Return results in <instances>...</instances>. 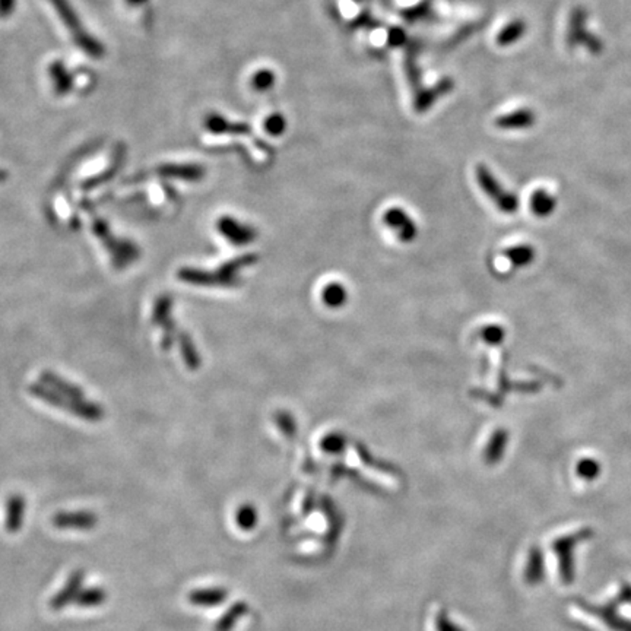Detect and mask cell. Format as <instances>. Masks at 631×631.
<instances>
[{
    "mask_svg": "<svg viewBox=\"0 0 631 631\" xmlns=\"http://www.w3.org/2000/svg\"><path fill=\"white\" fill-rule=\"evenodd\" d=\"M27 516V500L21 494H12L6 500L5 508V529L8 534L21 532Z\"/></svg>",
    "mask_w": 631,
    "mask_h": 631,
    "instance_id": "obj_5",
    "label": "cell"
},
{
    "mask_svg": "<svg viewBox=\"0 0 631 631\" xmlns=\"http://www.w3.org/2000/svg\"><path fill=\"white\" fill-rule=\"evenodd\" d=\"M265 130L272 136H281L287 130V118L281 113H273L266 117Z\"/></svg>",
    "mask_w": 631,
    "mask_h": 631,
    "instance_id": "obj_25",
    "label": "cell"
},
{
    "mask_svg": "<svg viewBox=\"0 0 631 631\" xmlns=\"http://www.w3.org/2000/svg\"><path fill=\"white\" fill-rule=\"evenodd\" d=\"M440 620V625H439V630L440 631H455V628H453L450 624H449V621H447V618L444 617V618H439ZM458 631V630H456Z\"/></svg>",
    "mask_w": 631,
    "mask_h": 631,
    "instance_id": "obj_31",
    "label": "cell"
},
{
    "mask_svg": "<svg viewBox=\"0 0 631 631\" xmlns=\"http://www.w3.org/2000/svg\"><path fill=\"white\" fill-rule=\"evenodd\" d=\"M228 598V590L224 587H201L193 589L187 595L192 605L201 608H213L223 605Z\"/></svg>",
    "mask_w": 631,
    "mask_h": 631,
    "instance_id": "obj_9",
    "label": "cell"
},
{
    "mask_svg": "<svg viewBox=\"0 0 631 631\" xmlns=\"http://www.w3.org/2000/svg\"><path fill=\"white\" fill-rule=\"evenodd\" d=\"M259 516H258V510L254 508V506L251 504H243L235 511V523L242 530H253L256 527V523H258Z\"/></svg>",
    "mask_w": 631,
    "mask_h": 631,
    "instance_id": "obj_19",
    "label": "cell"
},
{
    "mask_svg": "<svg viewBox=\"0 0 631 631\" xmlns=\"http://www.w3.org/2000/svg\"><path fill=\"white\" fill-rule=\"evenodd\" d=\"M506 447V434L504 432H497L496 439L492 440V444L489 443L488 450H487V459L489 462H496L501 458V453L504 451Z\"/></svg>",
    "mask_w": 631,
    "mask_h": 631,
    "instance_id": "obj_26",
    "label": "cell"
},
{
    "mask_svg": "<svg viewBox=\"0 0 631 631\" xmlns=\"http://www.w3.org/2000/svg\"><path fill=\"white\" fill-rule=\"evenodd\" d=\"M322 299L327 307L338 308L345 304V301L348 299V294H346V289L341 284H329L323 288Z\"/></svg>",
    "mask_w": 631,
    "mask_h": 631,
    "instance_id": "obj_18",
    "label": "cell"
},
{
    "mask_svg": "<svg viewBox=\"0 0 631 631\" xmlns=\"http://www.w3.org/2000/svg\"><path fill=\"white\" fill-rule=\"evenodd\" d=\"M244 614H247V605L244 602H235L216 623L215 631H231Z\"/></svg>",
    "mask_w": 631,
    "mask_h": 631,
    "instance_id": "obj_14",
    "label": "cell"
},
{
    "mask_svg": "<svg viewBox=\"0 0 631 631\" xmlns=\"http://www.w3.org/2000/svg\"><path fill=\"white\" fill-rule=\"evenodd\" d=\"M405 70H406V76H408V81H409L411 87L418 94L421 76H420V70H418L416 61H413V57L409 54H406V58H405Z\"/></svg>",
    "mask_w": 631,
    "mask_h": 631,
    "instance_id": "obj_27",
    "label": "cell"
},
{
    "mask_svg": "<svg viewBox=\"0 0 631 631\" xmlns=\"http://www.w3.org/2000/svg\"><path fill=\"white\" fill-rule=\"evenodd\" d=\"M527 568H526V577L529 582H539L544 576V557L539 551L534 549L530 552L527 560Z\"/></svg>",
    "mask_w": 631,
    "mask_h": 631,
    "instance_id": "obj_21",
    "label": "cell"
},
{
    "mask_svg": "<svg viewBox=\"0 0 631 631\" xmlns=\"http://www.w3.org/2000/svg\"><path fill=\"white\" fill-rule=\"evenodd\" d=\"M453 88H455V82H453L451 77L440 79L434 87L418 91L416 101H413V108H416L417 113H425L432 107V104L436 103L439 98L447 95Z\"/></svg>",
    "mask_w": 631,
    "mask_h": 631,
    "instance_id": "obj_6",
    "label": "cell"
},
{
    "mask_svg": "<svg viewBox=\"0 0 631 631\" xmlns=\"http://www.w3.org/2000/svg\"><path fill=\"white\" fill-rule=\"evenodd\" d=\"M276 82V76L270 69H261L256 72L251 77V87L258 92H266L273 88Z\"/></svg>",
    "mask_w": 631,
    "mask_h": 631,
    "instance_id": "obj_22",
    "label": "cell"
},
{
    "mask_svg": "<svg viewBox=\"0 0 631 631\" xmlns=\"http://www.w3.org/2000/svg\"><path fill=\"white\" fill-rule=\"evenodd\" d=\"M16 5V0H0V18L9 16Z\"/></svg>",
    "mask_w": 631,
    "mask_h": 631,
    "instance_id": "obj_29",
    "label": "cell"
},
{
    "mask_svg": "<svg viewBox=\"0 0 631 631\" xmlns=\"http://www.w3.org/2000/svg\"><path fill=\"white\" fill-rule=\"evenodd\" d=\"M50 75L54 84V89L58 95H65L72 88V76L68 73L62 62H54L50 66Z\"/></svg>",
    "mask_w": 631,
    "mask_h": 631,
    "instance_id": "obj_17",
    "label": "cell"
},
{
    "mask_svg": "<svg viewBox=\"0 0 631 631\" xmlns=\"http://www.w3.org/2000/svg\"><path fill=\"white\" fill-rule=\"evenodd\" d=\"M108 598L107 590L101 586H91V587H84L81 590V594L77 595L75 605L81 606V608H96L101 606Z\"/></svg>",
    "mask_w": 631,
    "mask_h": 631,
    "instance_id": "obj_13",
    "label": "cell"
},
{
    "mask_svg": "<svg viewBox=\"0 0 631 631\" xmlns=\"http://www.w3.org/2000/svg\"><path fill=\"white\" fill-rule=\"evenodd\" d=\"M161 173L171 177H182V179L194 180L202 175V168L196 165H168L163 167Z\"/></svg>",
    "mask_w": 631,
    "mask_h": 631,
    "instance_id": "obj_23",
    "label": "cell"
},
{
    "mask_svg": "<svg viewBox=\"0 0 631 631\" xmlns=\"http://www.w3.org/2000/svg\"><path fill=\"white\" fill-rule=\"evenodd\" d=\"M75 39H76L77 46L81 47L85 53H88L89 56H94V57L103 56V53H104L103 46L98 43L94 37H91L88 32H82L81 35L76 37Z\"/></svg>",
    "mask_w": 631,
    "mask_h": 631,
    "instance_id": "obj_24",
    "label": "cell"
},
{
    "mask_svg": "<svg viewBox=\"0 0 631 631\" xmlns=\"http://www.w3.org/2000/svg\"><path fill=\"white\" fill-rule=\"evenodd\" d=\"M526 31H527V24L523 21V19H515V21L508 23L499 32L497 44L501 47H508L511 44H515L525 35Z\"/></svg>",
    "mask_w": 631,
    "mask_h": 631,
    "instance_id": "obj_12",
    "label": "cell"
},
{
    "mask_svg": "<svg viewBox=\"0 0 631 631\" xmlns=\"http://www.w3.org/2000/svg\"><path fill=\"white\" fill-rule=\"evenodd\" d=\"M586 18L587 13L583 8H575L571 11L570 21H568V30H567V44L570 47H576L579 44H586L589 37L592 35L586 30Z\"/></svg>",
    "mask_w": 631,
    "mask_h": 631,
    "instance_id": "obj_8",
    "label": "cell"
},
{
    "mask_svg": "<svg viewBox=\"0 0 631 631\" xmlns=\"http://www.w3.org/2000/svg\"><path fill=\"white\" fill-rule=\"evenodd\" d=\"M98 516L91 510H63L57 511L51 518V523L61 530H94L98 525Z\"/></svg>",
    "mask_w": 631,
    "mask_h": 631,
    "instance_id": "obj_2",
    "label": "cell"
},
{
    "mask_svg": "<svg viewBox=\"0 0 631 631\" xmlns=\"http://www.w3.org/2000/svg\"><path fill=\"white\" fill-rule=\"evenodd\" d=\"M126 2H127L129 5L137 6V5H142V4H145V2H146V0H126Z\"/></svg>",
    "mask_w": 631,
    "mask_h": 631,
    "instance_id": "obj_32",
    "label": "cell"
},
{
    "mask_svg": "<svg viewBox=\"0 0 631 631\" xmlns=\"http://www.w3.org/2000/svg\"><path fill=\"white\" fill-rule=\"evenodd\" d=\"M208 130L213 133H231V135H250L251 127L246 123H232L220 114H209L205 120Z\"/></svg>",
    "mask_w": 631,
    "mask_h": 631,
    "instance_id": "obj_10",
    "label": "cell"
},
{
    "mask_svg": "<svg viewBox=\"0 0 631 631\" xmlns=\"http://www.w3.org/2000/svg\"><path fill=\"white\" fill-rule=\"evenodd\" d=\"M554 206H556L554 196L549 194L546 190H542V189L537 190L530 197L532 212L538 216L549 215L552 211H554Z\"/></svg>",
    "mask_w": 631,
    "mask_h": 631,
    "instance_id": "obj_16",
    "label": "cell"
},
{
    "mask_svg": "<svg viewBox=\"0 0 631 631\" xmlns=\"http://www.w3.org/2000/svg\"><path fill=\"white\" fill-rule=\"evenodd\" d=\"M404 42H405V32L402 30L396 28L390 32V43L393 46H401Z\"/></svg>",
    "mask_w": 631,
    "mask_h": 631,
    "instance_id": "obj_30",
    "label": "cell"
},
{
    "mask_svg": "<svg viewBox=\"0 0 631 631\" xmlns=\"http://www.w3.org/2000/svg\"><path fill=\"white\" fill-rule=\"evenodd\" d=\"M510 259L515 262V265H527L532 259H534V254H532V250L529 247H516L508 251Z\"/></svg>",
    "mask_w": 631,
    "mask_h": 631,
    "instance_id": "obj_28",
    "label": "cell"
},
{
    "mask_svg": "<svg viewBox=\"0 0 631 631\" xmlns=\"http://www.w3.org/2000/svg\"><path fill=\"white\" fill-rule=\"evenodd\" d=\"M385 223L396 232L401 242H411L417 235V225L402 208H390L385 213Z\"/></svg>",
    "mask_w": 631,
    "mask_h": 631,
    "instance_id": "obj_4",
    "label": "cell"
},
{
    "mask_svg": "<svg viewBox=\"0 0 631 631\" xmlns=\"http://www.w3.org/2000/svg\"><path fill=\"white\" fill-rule=\"evenodd\" d=\"M537 123V115L530 108H519L496 118V126L503 130L529 129Z\"/></svg>",
    "mask_w": 631,
    "mask_h": 631,
    "instance_id": "obj_7",
    "label": "cell"
},
{
    "mask_svg": "<svg viewBox=\"0 0 631 631\" xmlns=\"http://www.w3.org/2000/svg\"><path fill=\"white\" fill-rule=\"evenodd\" d=\"M51 4L54 5V8L57 9L58 15H61L62 21L66 24V27L73 31L75 38L81 35L82 32H85L81 28V24H79V19L75 13V11L72 9V6L68 4V0H51Z\"/></svg>",
    "mask_w": 631,
    "mask_h": 631,
    "instance_id": "obj_15",
    "label": "cell"
},
{
    "mask_svg": "<svg viewBox=\"0 0 631 631\" xmlns=\"http://www.w3.org/2000/svg\"><path fill=\"white\" fill-rule=\"evenodd\" d=\"M477 182L481 186V189L487 193L491 201L503 211V212H516L518 208V197L511 194L510 192H506L492 173L482 164H480L475 170Z\"/></svg>",
    "mask_w": 631,
    "mask_h": 631,
    "instance_id": "obj_1",
    "label": "cell"
},
{
    "mask_svg": "<svg viewBox=\"0 0 631 631\" xmlns=\"http://www.w3.org/2000/svg\"><path fill=\"white\" fill-rule=\"evenodd\" d=\"M601 463L595 459L585 458L577 462L576 465V473L583 481H595L601 475Z\"/></svg>",
    "mask_w": 631,
    "mask_h": 631,
    "instance_id": "obj_20",
    "label": "cell"
},
{
    "mask_svg": "<svg viewBox=\"0 0 631 631\" xmlns=\"http://www.w3.org/2000/svg\"><path fill=\"white\" fill-rule=\"evenodd\" d=\"M85 583V571L84 570H75L66 579L63 587L57 590L50 599V608L53 611H63L70 604H75L77 595L81 594Z\"/></svg>",
    "mask_w": 631,
    "mask_h": 631,
    "instance_id": "obj_3",
    "label": "cell"
},
{
    "mask_svg": "<svg viewBox=\"0 0 631 631\" xmlns=\"http://www.w3.org/2000/svg\"><path fill=\"white\" fill-rule=\"evenodd\" d=\"M576 538H563L556 544V551L560 560V570L567 582H570L575 576L573 561H571V551L575 549Z\"/></svg>",
    "mask_w": 631,
    "mask_h": 631,
    "instance_id": "obj_11",
    "label": "cell"
}]
</instances>
